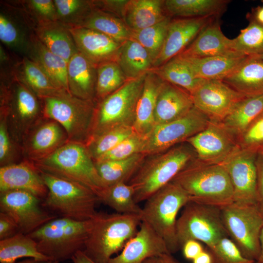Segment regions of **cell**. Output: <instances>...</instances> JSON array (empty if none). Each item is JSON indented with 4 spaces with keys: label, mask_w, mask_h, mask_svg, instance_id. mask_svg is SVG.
<instances>
[{
    "label": "cell",
    "mask_w": 263,
    "mask_h": 263,
    "mask_svg": "<svg viewBox=\"0 0 263 263\" xmlns=\"http://www.w3.org/2000/svg\"><path fill=\"white\" fill-rule=\"evenodd\" d=\"M0 114L13 143L21 149L28 134L43 118L41 99L14 72L0 75Z\"/></svg>",
    "instance_id": "obj_1"
},
{
    "label": "cell",
    "mask_w": 263,
    "mask_h": 263,
    "mask_svg": "<svg viewBox=\"0 0 263 263\" xmlns=\"http://www.w3.org/2000/svg\"><path fill=\"white\" fill-rule=\"evenodd\" d=\"M188 194L189 201L220 208L233 203V191L223 164H207L197 158L172 180Z\"/></svg>",
    "instance_id": "obj_2"
},
{
    "label": "cell",
    "mask_w": 263,
    "mask_h": 263,
    "mask_svg": "<svg viewBox=\"0 0 263 263\" xmlns=\"http://www.w3.org/2000/svg\"><path fill=\"white\" fill-rule=\"evenodd\" d=\"M91 224L84 253L96 263H108L138 230L139 215L96 212Z\"/></svg>",
    "instance_id": "obj_3"
},
{
    "label": "cell",
    "mask_w": 263,
    "mask_h": 263,
    "mask_svg": "<svg viewBox=\"0 0 263 263\" xmlns=\"http://www.w3.org/2000/svg\"><path fill=\"white\" fill-rule=\"evenodd\" d=\"M196 158L194 150L186 142L163 152L147 156L128 182L134 188L136 203L145 201L172 181L183 169Z\"/></svg>",
    "instance_id": "obj_4"
},
{
    "label": "cell",
    "mask_w": 263,
    "mask_h": 263,
    "mask_svg": "<svg viewBox=\"0 0 263 263\" xmlns=\"http://www.w3.org/2000/svg\"><path fill=\"white\" fill-rule=\"evenodd\" d=\"M31 162L39 170L88 188L99 200L106 188L84 144L68 141L47 156Z\"/></svg>",
    "instance_id": "obj_5"
},
{
    "label": "cell",
    "mask_w": 263,
    "mask_h": 263,
    "mask_svg": "<svg viewBox=\"0 0 263 263\" xmlns=\"http://www.w3.org/2000/svg\"><path fill=\"white\" fill-rule=\"evenodd\" d=\"M189 201L186 192L171 181L145 201L141 209V222L147 223L164 241L170 254L180 248L176 233L177 215Z\"/></svg>",
    "instance_id": "obj_6"
},
{
    "label": "cell",
    "mask_w": 263,
    "mask_h": 263,
    "mask_svg": "<svg viewBox=\"0 0 263 263\" xmlns=\"http://www.w3.org/2000/svg\"><path fill=\"white\" fill-rule=\"evenodd\" d=\"M38 170L48 189L47 195L42 201L47 210L57 217L76 221H87L93 217L100 200L92 190L79 183Z\"/></svg>",
    "instance_id": "obj_7"
},
{
    "label": "cell",
    "mask_w": 263,
    "mask_h": 263,
    "mask_svg": "<svg viewBox=\"0 0 263 263\" xmlns=\"http://www.w3.org/2000/svg\"><path fill=\"white\" fill-rule=\"evenodd\" d=\"M90 220L80 221L57 217L27 235L36 242L40 253L60 263L71 260L77 252L83 251Z\"/></svg>",
    "instance_id": "obj_8"
},
{
    "label": "cell",
    "mask_w": 263,
    "mask_h": 263,
    "mask_svg": "<svg viewBox=\"0 0 263 263\" xmlns=\"http://www.w3.org/2000/svg\"><path fill=\"white\" fill-rule=\"evenodd\" d=\"M40 99L44 118L59 123L69 141L88 144L92 135L96 104L68 92Z\"/></svg>",
    "instance_id": "obj_9"
},
{
    "label": "cell",
    "mask_w": 263,
    "mask_h": 263,
    "mask_svg": "<svg viewBox=\"0 0 263 263\" xmlns=\"http://www.w3.org/2000/svg\"><path fill=\"white\" fill-rule=\"evenodd\" d=\"M147 74L128 80L119 89L96 103L91 140L114 128L133 127Z\"/></svg>",
    "instance_id": "obj_10"
},
{
    "label": "cell",
    "mask_w": 263,
    "mask_h": 263,
    "mask_svg": "<svg viewBox=\"0 0 263 263\" xmlns=\"http://www.w3.org/2000/svg\"><path fill=\"white\" fill-rule=\"evenodd\" d=\"M227 234L247 259L257 261L261 253L260 236L263 226V212L258 204L232 203L221 208Z\"/></svg>",
    "instance_id": "obj_11"
},
{
    "label": "cell",
    "mask_w": 263,
    "mask_h": 263,
    "mask_svg": "<svg viewBox=\"0 0 263 263\" xmlns=\"http://www.w3.org/2000/svg\"><path fill=\"white\" fill-rule=\"evenodd\" d=\"M176 233L181 248L189 240L202 242L210 248L227 235L221 208L191 201L183 207L178 218Z\"/></svg>",
    "instance_id": "obj_12"
},
{
    "label": "cell",
    "mask_w": 263,
    "mask_h": 263,
    "mask_svg": "<svg viewBox=\"0 0 263 263\" xmlns=\"http://www.w3.org/2000/svg\"><path fill=\"white\" fill-rule=\"evenodd\" d=\"M209 119L194 106L175 120L156 125L145 136L142 153L146 156L166 151L205 129Z\"/></svg>",
    "instance_id": "obj_13"
},
{
    "label": "cell",
    "mask_w": 263,
    "mask_h": 263,
    "mask_svg": "<svg viewBox=\"0 0 263 263\" xmlns=\"http://www.w3.org/2000/svg\"><path fill=\"white\" fill-rule=\"evenodd\" d=\"M0 209L14 220L20 232L27 235L57 217L42 206L40 199L21 190L0 192Z\"/></svg>",
    "instance_id": "obj_14"
},
{
    "label": "cell",
    "mask_w": 263,
    "mask_h": 263,
    "mask_svg": "<svg viewBox=\"0 0 263 263\" xmlns=\"http://www.w3.org/2000/svg\"><path fill=\"white\" fill-rule=\"evenodd\" d=\"M186 142L192 148L198 160L207 164H222L241 149L237 138L220 123L210 121Z\"/></svg>",
    "instance_id": "obj_15"
},
{
    "label": "cell",
    "mask_w": 263,
    "mask_h": 263,
    "mask_svg": "<svg viewBox=\"0 0 263 263\" xmlns=\"http://www.w3.org/2000/svg\"><path fill=\"white\" fill-rule=\"evenodd\" d=\"M191 95L194 106L215 122H221L245 98L221 80H205Z\"/></svg>",
    "instance_id": "obj_16"
},
{
    "label": "cell",
    "mask_w": 263,
    "mask_h": 263,
    "mask_svg": "<svg viewBox=\"0 0 263 263\" xmlns=\"http://www.w3.org/2000/svg\"><path fill=\"white\" fill-rule=\"evenodd\" d=\"M257 153L240 149L222 164L229 176L233 191V203L258 204L257 193Z\"/></svg>",
    "instance_id": "obj_17"
},
{
    "label": "cell",
    "mask_w": 263,
    "mask_h": 263,
    "mask_svg": "<svg viewBox=\"0 0 263 263\" xmlns=\"http://www.w3.org/2000/svg\"><path fill=\"white\" fill-rule=\"evenodd\" d=\"M217 18H172L162 49L153 63V69L181 53L211 21Z\"/></svg>",
    "instance_id": "obj_18"
},
{
    "label": "cell",
    "mask_w": 263,
    "mask_h": 263,
    "mask_svg": "<svg viewBox=\"0 0 263 263\" xmlns=\"http://www.w3.org/2000/svg\"><path fill=\"white\" fill-rule=\"evenodd\" d=\"M69 141L62 127L52 119L43 118L31 130L21 150L31 162L41 159Z\"/></svg>",
    "instance_id": "obj_19"
},
{
    "label": "cell",
    "mask_w": 263,
    "mask_h": 263,
    "mask_svg": "<svg viewBox=\"0 0 263 263\" xmlns=\"http://www.w3.org/2000/svg\"><path fill=\"white\" fill-rule=\"evenodd\" d=\"M0 39L10 49L25 56L34 26L22 12L10 2L0 6Z\"/></svg>",
    "instance_id": "obj_20"
},
{
    "label": "cell",
    "mask_w": 263,
    "mask_h": 263,
    "mask_svg": "<svg viewBox=\"0 0 263 263\" xmlns=\"http://www.w3.org/2000/svg\"><path fill=\"white\" fill-rule=\"evenodd\" d=\"M219 18L211 21L178 55L195 58L246 56L236 50L233 39H229L224 34Z\"/></svg>",
    "instance_id": "obj_21"
},
{
    "label": "cell",
    "mask_w": 263,
    "mask_h": 263,
    "mask_svg": "<svg viewBox=\"0 0 263 263\" xmlns=\"http://www.w3.org/2000/svg\"><path fill=\"white\" fill-rule=\"evenodd\" d=\"M167 253H170L164 241L150 225L141 222L136 234L108 263H143L151 257Z\"/></svg>",
    "instance_id": "obj_22"
},
{
    "label": "cell",
    "mask_w": 263,
    "mask_h": 263,
    "mask_svg": "<svg viewBox=\"0 0 263 263\" xmlns=\"http://www.w3.org/2000/svg\"><path fill=\"white\" fill-rule=\"evenodd\" d=\"M68 29L78 51L97 66L116 61L122 43L94 30L83 27Z\"/></svg>",
    "instance_id": "obj_23"
},
{
    "label": "cell",
    "mask_w": 263,
    "mask_h": 263,
    "mask_svg": "<svg viewBox=\"0 0 263 263\" xmlns=\"http://www.w3.org/2000/svg\"><path fill=\"white\" fill-rule=\"evenodd\" d=\"M11 190L28 191L42 201L48 193L38 169L29 160L0 167V192Z\"/></svg>",
    "instance_id": "obj_24"
},
{
    "label": "cell",
    "mask_w": 263,
    "mask_h": 263,
    "mask_svg": "<svg viewBox=\"0 0 263 263\" xmlns=\"http://www.w3.org/2000/svg\"><path fill=\"white\" fill-rule=\"evenodd\" d=\"M194 107L191 95L186 90L167 81L162 83L154 111L155 126L182 117Z\"/></svg>",
    "instance_id": "obj_25"
},
{
    "label": "cell",
    "mask_w": 263,
    "mask_h": 263,
    "mask_svg": "<svg viewBox=\"0 0 263 263\" xmlns=\"http://www.w3.org/2000/svg\"><path fill=\"white\" fill-rule=\"evenodd\" d=\"M67 78L72 95L96 104L97 66L79 51L68 62Z\"/></svg>",
    "instance_id": "obj_26"
},
{
    "label": "cell",
    "mask_w": 263,
    "mask_h": 263,
    "mask_svg": "<svg viewBox=\"0 0 263 263\" xmlns=\"http://www.w3.org/2000/svg\"><path fill=\"white\" fill-rule=\"evenodd\" d=\"M222 81L245 97L263 95V59L246 56Z\"/></svg>",
    "instance_id": "obj_27"
},
{
    "label": "cell",
    "mask_w": 263,
    "mask_h": 263,
    "mask_svg": "<svg viewBox=\"0 0 263 263\" xmlns=\"http://www.w3.org/2000/svg\"><path fill=\"white\" fill-rule=\"evenodd\" d=\"M25 56L36 63L58 88L70 93L67 78L68 62L51 52L37 38L34 32L31 37Z\"/></svg>",
    "instance_id": "obj_28"
},
{
    "label": "cell",
    "mask_w": 263,
    "mask_h": 263,
    "mask_svg": "<svg viewBox=\"0 0 263 263\" xmlns=\"http://www.w3.org/2000/svg\"><path fill=\"white\" fill-rule=\"evenodd\" d=\"M163 81L153 70L146 74L133 126L134 132L141 135H146L155 125L154 111L156 99Z\"/></svg>",
    "instance_id": "obj_29"
},
{
    "label": "cell",
    "mask_w": 263,
    "mask_h": 263,
    "mask_svg": "<svg viewBox=\"0 0 263 263\" xmlns=\"http://www.w3.org/2000/svg\"><path fill=\"white\" fill-rule=\"evenodd\" d=\"M164 1L128 0L122 19L132 32L151 26L169 16L165 9Z\"/></svg>",
    "instance_id": "obj_30"
},
{
    "label": "cell",
    "mask_w": 263,
    "mask_h": 263,
    "mask_svg": "<svg viewBox=\"0 0 263 263\" xmlns=\"http://www.w3.org/2000/svg\"><path fill=\"white\" fill-rule=\"evenodd\" d=\"M34 32L51 52L67 62L78 52L68 28L57 21L38 24Z\"/></svg>",
    "instance_id": "obj_31"
},
{
    "label": "cell",
    "mask_w": 263,
    "mask_h": 263,
    "mask_svg": "<svg viewBox=\"0 0 263 263\" xmlns=\"http://www.w3.org/2000/svg\"><path fill=\"white\" fill-rule=\"evenodd\" d=\"M14 72L40 98L67 92L58 88L36 63L25 56L20 60L17 59Z\"/></svg>",
    "instance_id": "obj_32"
},
{
    "label": "cell",
    "mask_w": 263,
    "mask_h": 263,
    "mask_svg": "<svg viewBox=\"0 0 263 263\" xmlns=\"http://www.w3.org/2000/svg\"><path fill=\"white\" fill-rule=\"evenodd\" d=\"M179 56L184 58L196 78L221 80L234 71L247 56L195 58Z\"/></svg>",
    "instance_id": "obj_33"
},
{
    "label": "cell",
    "mask_w": 263,
    "mask_h": 263,
    "mask_svg": "<svg viewBox=\"0 0 263 263\" xmlns=\"http://www.w3.org/2000/svg\"><path fill=\"white\" fill-rule=\"evenodd\" d=\"M128 80L153 70V61L146 49L133 38L123 42L116 61Z\"/></svg>",
    "instance_id": "obj_34"
},
{
    "label": "cell",
    "mask_w": 263,
    "mask_h": 263,
    "mask_svg": "<svg viewBox=\"0 0 263 263\" xmlns=\"http://www.w3.org/2000/svg\"><path fill=\"white\" fill-rule=\"evenodd\" d=\"M227 0H166L164 7L168 16L177 18H220L226 9Z\"/></svg>",
    "instance_id": "obj_35"
},
{
    "label": "cell",
    "mask_w": 263,
    "mask_h": 263,
    "mask_svg": "<svg viewBox=\"0 0 263 263\" xmlns=\"http://www.w3.org/2000/svg\"><path fill=\"white\" fill-rule=\"evenodd\" d=\"M146 156L139 153L124 159L94 163L101 181L107 187L118 183H128Z\"/></svg>",
    "instance_id": "obj_36"
},
{
    "label": "cell",
    "mask_w": 263,
    "mask_h": 263,
    "mask_svg": "<svg viewBox=\"0 0 263 263\" xmlns=\"http://www.w3.org/2000/svg\"><path fill=\"white\" fill-rule=\"evenodd\" d=\"M263 111V95L245 97L220 123L237 138Z\"/></svg>",
    "instance_id": "obj_37"
},
{
    "label": "cell",
    "mask_w": 263,
    "mask_h": 263,
    "mask_svg": "<svg viewBox=\"0 0 263 263\" xmlns=\"http://www.w3.org/2000/svg\"><path fill=\"white\" fill-rule=\"evenodd\" d=\"M78 27L97 31L121 43L132 37V31L122 19L94 8Z\"/></svg>",
    "instance_id": "obj_38"
},
{
    "label": "cell",
    "mask_w": 263,
    "mask_h": 263,
    "mask_svg": "<svg viewBox=\"0 0 263 263\" xmlns=\"http://www.w3.org/2000/svg\"><path fill=\"white\" fill-rule=\"evenodd\" d=\"M153 71L164 81L186 90L190 94L205 80L196 78L187 62L179 55Z\"/></svg>",
    "instance_id": "obj_39"
},
{
    "label": "cell",
    "mask_w": 263,
    "mask_h": 263,
    "mask_svg": "<svg viewBox=\"0 0 263 263\" xmlns=\"http://www.w3.org/2000/svg\"><path fill=\"white\" fill-rule=\"evenodd\" d=\"M23 257L50 260L38 251L36 242L28 235L19 232L0 240V263H15L17 260Z\"/></svg>",
    "instance_id": "obj_40"
},
{
    "label": "cell",
    "mask_w": 263,
    "mask_h": 263,
    "mask_svg": "<svg viewBox=\"0 0 263 263\" xmlns=\"http://www.w3.org/2000/svg\"><path fill=\"white\" fill-rule=\"evenodd\" d=\"M134 189L130 184L118 183L107 187L100 202L108 206L117 213L140 215L142 208L134 198Z\"/></svg>",
    "instance_id": "obj_41"
},
{
    "label": "cell",
    "mask_w": 263,
    "mask_h": 263,
    "mask_svg": "<svg viewBox=\"0 0 263 263\" xmlns=\"http://www.w3.org/2000/svg\"><path fill=\"white\" fill-rule=\"evenodd\" d=\"M127 80L116 61L99 64L97 66L96 103L119 89Z\"/></svg>",
    "instance_id": "obj_42"
},
{
    "label": "cell",
    "mask_w": 263,
    "mask_h": 263,
    "mask_svg": "<svg viewBox=\"0 0 263 263\" xmlns=\"http://www.w3.org/2000/svg\"><path fill=\"white\" fill-rule=\"evenodd\" d=\"M171 19V17L168 16L151 26L132 32V38L146 49L153 61V64L162 49Z\"/></svg>",
    "instance_id": "obj_43"
},
{
    "label": "cell",
    "mask_w": 263,
    "mask_h": 263,
    "mask_svg": "<svg viewBox=\"0 0 263 263\" xmlns=\"http://www.w3.org/2000/svg\"><path fill=\"white\" fill-rule=\"evenodd\" d=\"M57 21L67 28L79 26L94 9L91 0H54Z\"/></svg>",
    "instance_id": "obj_44"
},
{
    "label": "cell",
    "mask_w": 263,
    "mask_h": 263,
    "mask_svg": "<svg viewBox=\"0 0 263 263\" xmlns=\"http://www.w3.org/2000/svg\"><path fill=\"white\" fill-rule=\"evenodd\" d=\"M11 2L24 13L34 28L39 24L57 21L54 0H24Z\"/></svg>",
    "instance_id": "obj_45"
},
{
    "label": "cell",
    "mask_w": 263,
    "mask_h": 263,
    "mask_svg": "<svg viewBox=\"0 0 263 263\" xmlns=\"http://www.w3.org/2000/svg\"><path fill=\"white\" fill-rule=\"evenodd\" d=\"M236 50L244 56H258L263 54V26L253 21L241 30L233 38Z\"/></svg>",
    "instance_id": "obj_46"
},
{
    "label": "cell",
    "mask_w": 263,
    "mask_h": 263,
    "mask_svg": "<svg viewBox=\"0 0 263 263\" xmlns=\"http://www.w3.org/2000/svg\"><path fill=\"white\" fill-rule=\"evenodd\" d=\"M134 132L133 127L114 128L92 138L86 146L95 162Z\"/></svg>",
    "instance_id": "obj_47"
},
{
    "label": "cell",
    "mask_w": 263,
    "mask_h": 263,
    "mask_svg": "<svg viewBox=\"0 0 263 263\" xmlns=\"http://www.w3.org/2000/svg\"><path fill=\"white\" fill-rule=\"evenodd\" d=\"M213 263H251L252 261L245 258L235 244L227 236L220 239L209 248Z\"/></svg>",
    "instance_id": "obj_48"
},
{
    "label": "cell",
    "mask_w": 263,
    "mask_h": 263,
    "mask_svg": "<svg viewBox=\"0 0 263 263\" xmlns=\"http://www.w3.org/2000/svg\"><path fill=\"white\" fill-rule=\"evenodd\" d=\"M144 140L145 136L134 132L94 162L122 160L137 153H142Z\"/></svg>",
    "instance_id": "obj_49"
},
{
    "label": "cell",
    "mask_w": 263,
    "mask_h": 263,
    "mask_svg": "<svg viewBox=\"0 0 263 263\" xmlns=\"http://www.w3.org/2000/svg\"><path fill=\"white\" fill-rule=\"evenodd\" d=\"M241 149L257 153L263 152V111L237 138Z\"/></svg>",
    "instance_id": "obj_50"
},
{
    "label": "cell",
    "mask_w": 263,
    "mask_h": 263,
    "mask_svg": "<svg viewBox=\"0 0 263 263\" xmlns=\"http://www.w3.org/2000/svg\"><path fill=\"white\" fill-rule=\"evenodd\" d=\"M0 116V162L1 167L10 164L13 142L9 132L6 118L1 114Z\"/></svg>",
    "instance_id": "obj_51"
},
{
    "label": "cell",
    "mask_w": 263,
    "mask_h": 263,
    "mask_svg": "<svg viewBox=\"0 0 263 263\" xmlns=\"http://www.w3.org/2000/svg\"><path fill=\"white\" fill-rule=\"evenodd\" d=\"M91 1L94 8L111 13L122 19L128 0H93Z\"/></svg>",
    "instance_id": "obj_52"
},
{
    "label": "cell",
    "mask_w": 263,
    "mask_h": 263,
    "mask_svg": "<svg viewBox=\"0 0 263 263\" xmlns=\"http://www.w3.org/2000/svg\"><path fill=\"white\" fill-rule=\"evenodd\" d=\"M18 226L8 214L0 212V240L12 237L19 233Z\"/></svg>",
    "instance_id": "obj_53"
},
{
    "label": "cell",
    "mask_w": 263,
    "mask_h": 263,
    "mask_svg": "<svg viewBox=\"0 0 263 263\" xmlns=\"http://www.w3.org/2000/svg\"><path fill=\"white\" fill-rule=\"evenodd\" d=\"M256 166L258 204L263 212V152L257 153Z\"/></svg>",
    "instance_id": "obj_54"
},
{
    "label": "cell",
    "mask_w": 263,
    "mask_h": 263,
    "mask_svg": "<svg viewBox=\"0 0 263 263\" xmlns=\"http://www.w3.org/2000/svg\"><path fill=\"white\" fill-rule=\"evenodd\" d=\"M182 249L184 257L188 260H193L204 250L199 241L189 240L182 245Z\"/></svg>",
    "instance_id": "obj_55"
},
{
    "label": "cell",
    "mask_w": 263,
    "mask_h": 263,
    "mask_svg": "<svg viewBox=\"0 0 263 263\" xmlns=\"http://www.w3.org/2000/svg\"><path fill=\"white\" fill-rule=\"evenodd\" d=\"M143 263H181L169 253H164L151 257Z\"/></svg>",
    "instance_id": "obj_56"
},
{
    "label": "cell",
    "mask_w": 263,
    "mask_h": 263,
    "mask_svg": "<svg viewBox=\"0 0 263 263\" xmlns=\"http://www.w3.org/2000/svg\"><path fill=\"white\" fill-rule=\"evenodd\" d=\"M248 21H253L263 26V6L253 8L246 15Z\"/></svg>",
    "instance_id": "obj_57"
},
{
    "label": "cell",
    "mask_w": 263,
    "mask_h": 263,
    "mask_svg": "<svg viewBox=\"0 0 263 263\" xmlns=\"http://www.w3.org/2000/svg\"><path fill=\"white\" fill-rule=\"evenodd\" d=\"M193 263H213L212 256L209 251L204 250L193 260Z\"/></svg>",
    "instance_id": "obj_58"
},
{
    "label": "cell",
    "mask_w": 263,
    "mask_h": 263,
    "mask_svg": "<svg viewBox=\"0 0 263 263\" xmlns=\"http://www.w3.org/2000/svg\"><path fill=\"white\" fill-rule=\"evenodd\" d=\"M71 260L74 263H96L89 258L83 251L77 252Z\"/></svg>",
    "instance_id": "obj_59"
},
{
    "label": "cell",
    "mask_w": 263,
    "mask_h": 263,
    "mask_svg": "<svg viewBox=\"0 0 263 263\" xmlns=\"http://www.w3.org/2000/svg\"><path fill=\"white\" fill-rule=\"evenodd\" d=\"M18 263H59L58 262L52 261L51 260H39L33 258H30L24 260L23 261L19 262Z\"/></svg>",
    "instance_id": "obj_60"
},
{
    "label": "cell",
    "mask_w": 263,
    "mask_h": 263,
    "mask_svg": "<svg viewBox=\"0 0 263 263\" xmlns=\"http://www.w3.org/2000/svg\"><path fill=\"white\" fill-rule=\"evenodd\" d=\"M260 242L261 246V253L259 258L257 262L258 263H263V226L260 233Z\"/></svg>",
    "instance_id": "obj_61"
},
{
    "label": "cell",
    "mask_w": 263,
    "mask_h": 263,
    "mask_svg": "<svg viewBox=\"0 0 263 263\" xmlns=\"http://www.w3.org/2000/svg\"><path fill=\"white\" fill-rule=\"evenodd\" d=\"M257 56L263 59V54Z\"/></svg>",
    "instance_id": "obj_62"
},
{
    "label": "cell",
    "mask_w": 263,
    "mask_h": 263,
    "mask_svg": "<svg viewBox=\"0 0 263 263\" xmlns=\"http://www.w3.org/2000/svg\"><path fill=\"white\" fill-rule=\"evenodd\" d=\"M251 263H258L257 261H255Z\"/></svg>",
    "instance_id": "obj_63"
},
{
    "label": "cell",
    "mask_w": 263,
    "mask_h": 263,
    "mask_svg": "<svg viewBox=\"0 0 263 263\" xmlns=\"http://www.w3.org/2000/svg\"><path fill=\"white\" fill-rule=\"evenodd\" d=\"M262 1L263 2V0H262Z\"/></svg>",
    "instance_id": "obj_64"
}]
</instances>
